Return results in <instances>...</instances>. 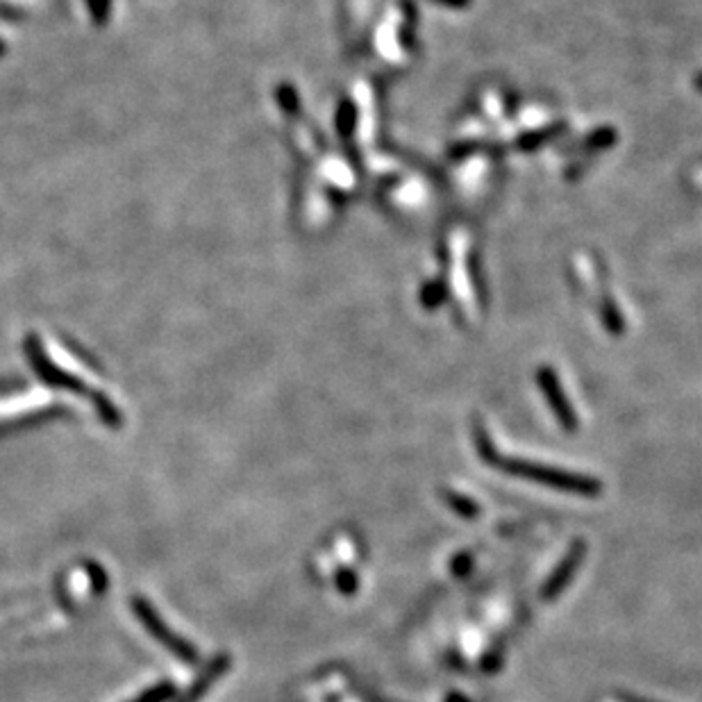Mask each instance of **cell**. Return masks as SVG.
<instances>
[{
    "label": "cell",
    "mask_w": 702,
    "mask_h": 702,
    "mask_svg": "<svg viewBox=\"0 0 702 702\" xmlns=\"http://www.w3.org/2000/svg\"><path fill=\"white\" fill-rule=\"evenodd\" d=\"M493 466L502 468V473L517 475V478H526L530 482L545 484V487H553L557 491H569L578 493V496H598L600 493V482L587 475L569 473V471H562V468L553 466H541V464L532 462H521V459H500L496 454L493 457Z\"/></svg>",
    "instance_id": "1"
},
{
    "label": "cell",
    "mask_w": 702,
    "mask_h": 702,
    "mask_svg": "<svg viewBox=\"0 0 702 702\" xmlns=\"http://www.w3.org/2000/svg\"><path fill=\"white\" fill-rule=\"evenodd\" d=\"M132 609H134V616L139 618V623L148 630V634L153 636L155 641H159L168 652L176 654L177 660L186 662V664H194V662L198 660V652L194 650V645L186 644L184 639H180L173 630H168V626L158 616V612H155L153 605H150L148 600H144V598L139 596L132 598Z\"/></svg>",
    "instance_id": "2"
},
{
    "label": "cell",
    "mask_w": 702,
    "mask_h": 702,
    "mask_svg": "<svg viewBox=\"0 0 702 702\" xmlns=\"http://www.w3.org/2000/svg\"><path fill=\"white\" fill-rule=\"evenodd\" d=\"M584 553H587V545H584V541H573V545L569 548L566 557L559 562V566L553 571V575L548 578V582H545L544 589H541V598H544V600H554L559 593L564 591L566 584L571 582L573 573L580 569V564H582Z\"/></svg>",
    "instance_id": "3"
},
{
    "label": "cell",
    "mask_w": 702,
    "mask_h": 702,
    "mask_svg": "<svg viewBox=\"0 0 702 702\" xmlns=\"http://www.w3.org/2000/svg\"><path fill=\"white\" fill-rule=\"evenodd\" d=\"M539 384L541 389L545 392V396H548V402L550 407L554 410V414H557L559 423L566 428V430H575L578 428V418H575L573 410H571V405L566 402V396L564 392H562V387H559L557 378H554L553 373L550 371H541L539 373Z\"/></svg>",
    "instance_id": "4"
},
{
    "label": "cell",
    "mask_w": 702,
    "mask_h": 702,
    "mask_svg": "<svg viewBox=\"0 0 702 702\" xmlns=\"http://www.w3.org/2000/svg\"><path fill=\"white\" fill-rule=\"evenodd\" d=\"M230 669V657L228 654H219V657H214V660L210 662V664L205 666V669L201 670V675H198L196 680L192 682V687L186 688L184 696L180 698V702H198L202 696L207 693V688L212 687V684L219 682L220 678L225 675V670Z\"/></svg>",
    "instance_id": "5"
},
{
    "label": "cell",
    "mask_w": 702,
    "mask_h": 702,
    "mask_svg": "<svg viewBox=\"0 0 702 702\" xmlns=\"http://www.w3.org/2000/svg\"><path fill=\"white\" fill-rule=\"evenodd\" d=\"M444 498H446V502H448V505L453 507L454 511H457V514H462V517H466V518L478 517L480 509L473 500H468V498L459 496V493H454V491H446Z\"/></svg>",
    "instance_id": "6"
},
{
    "label": "cell",
    "mask_w": 702,
    "mask_h": 702,
    "mask_svg": "<svg viewBox=\"0 0 702 702\" xmlns=\"http://www.w3.org/2000/svg\"><path fill=\"white\" fill-rule=\"evenodd\" d=\"M176 693L173 684H158V687L148 688L146 693H141L139 698H134L132 702H168Z\"/></svg>",
    "instance_id": "7"
},
{
    "label": "cell",
    "mask_w": 702,
    "mask_h": 702,
    "mask_svg": "<svg viewBox=\"0 0 702 702\" xmlns=\"http://www.w3.org/2000/svg\"><path fill=\"white\" fill-rule=\"evenodd\" d=\"M337 584H339L341 593H346V596H353V593L357 591V580H355V575L350 573V571H339Z\"/></svg>",
    "instance_id": "8"
},
{
    "label": "cell",
    "mask_w": 702,
    "mask_h": 702,
    "mask_svg": "<svg viewBox=\"0 0 702 702\" xmlns=\"http://www.w3.org/2000/svg\"><path fill=\"white\" fill-rule=\"evenodd\" d=\"M454 575H464L466 571H471V557H466V554H462V557H457V564H454Z\"/></svg>",
    "instance_id": "9"
}]
</instances>
